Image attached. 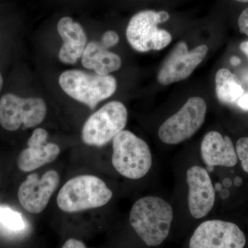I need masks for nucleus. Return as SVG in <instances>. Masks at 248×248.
<instances>
[{
  "mask_svg": "<svg viewBox=\"0 0 248 248\" xmlns=\"http://www.w3.org/2000/svg\"><path fill=\"white\" fill-rule=\"evenodd\" d=\"M81 63L88 69L94 70L100 76H108L122 66V60L116 53L108 51L100 42L93 41L86 45L81 57Z\"/></svg>",
  "mask_w": 248,
  "mask_h": 248,
  "instance_id": "16",
  "label": "nucleus"
},
{
  "mask_svg": "<svg viewBox=\"0 0 248 248\" xmlns=\"http://www.w3.org/2000/svg\"><path fill=\"white\" fill-rule=\"evenodd\" d=\"M188 186L189 210L195 218H202L211 211L215 202V190L208 171L199 166L186 172Z\"/></svg>",
  "mask_w": 248,
  "mask_h": 248,
  "instance_id": "12",
  "label": "nucleus"
},
{
  "mask_svg": "<svg viewBox=\"0 0 248 248\" xmlns=\"http://www.w3.org/2000/svg\"><path fill=\"white\" fill-rule=\"evenodd\" d=\"M240 48H241V51L246 54L248 57V41H245V42H242L240 45Z\"/></svg>",
  "mask_w": 248,
  "mask_h": 248,
  "instance_id": "24",
  "label": "nucleus"
},
{
  "mask_svg": "<svg viewBox=\"0 0 248 248\" xmlns=\"http://www.w3.org/2000/svg\"><path fill=\"white\" fill-rule=\"evenodd\" d=\"M3 86V78L2 76H1V73H0V91H1V88H2Z\"/></svg>",
  "mask_w": 248,
  "mask_h": 248,
  "instance_id": "30",
  "label": "nucleus"
},
{
  "mask_svg": "<svg viewBox=\"0 0 248 248\" xmlns=\"http://www.w3.org/2000/svg\"><path fill=\"white\" fill-rule=\"evenodd\" d=\"M236 155L241 161V167L248 173V138H240L236 143Z\"/></svg>",
  "mask_w": 248,
  "mask_h": 248,
  "instance_id": "19",
  "label": "nucleus"
},
{
  "mask_svg": "<svg viewBox=\"0 0 248 248\" xmlns=\"http://www.w3.org/2000/svg\"><path fill=\"white\" fill-rule=\"evenodd\" d=\"M59 35L63 44L59 52L60 61L74 64L82 57L87 45V35L82 26L70 17H62L58 24Z\"/></svg>",
  "mask_w": 248,
  "mask_h": 248,
  "instance_id": "15",
  "label": "nucleus"
},
{
  "mask_svg": "<svg viewBox=\"0 0 248 248\" xmlns=\"http://www.w3.org/2000/svg\"><path fill=\"white\" fill-rule=\"evenodd\" d=\"M112 197V191L100 178L81 175L70 179L62 186L57 203L65 213H78L104 206Z\"/></svg>",
  "mask_w": 248,
  "mask_h": 248,
  "instance_id": "2",
  "label": "nucleus"
},
{
  "mask_svg": "<svg viewBox=\"0 0 248 248\" xmlns=\"http://www.w3.org/2000/svg\"><path fill=\"white\" fill-rule=\"evenodd\" d=\"M48 132L44 128H37L27 142L28 148L19 155L18 167L23 172H31L53 162L60 153L58 145L48 143Z\"/></svg>",
  "mask_w": 248,
  "mask_h": 248,
  "instance_id": "13",
  "label": "nucleus"
},
{
  "mask_svg": "<svg viewBox=\"0 0 248 248\" xmlns=\"http://www.w3.org/2000/svg\"><path fill=\"white\" fill-rule=\"evenodd\" d=\"M232 181L231 179H229V178H225L223 180V187H226V188H229V187H231V186H232Z\"/></svg>",
  "mask_w": 248,
  "mask_h": 248,
  "instance_id": "27",
  "label": "nucleus"
},
{
  "mask_svg": "<svg viewBox=\"0 0 248 248\" xmlns=\"http://www.w3.org/2000/svg\"><path fill=\"white\" fill-rule=\"evenodd\" d=\"M166 11L147 10L135 15L128 23L126 37L135 50L141 53L160 50L166 48L172 41L169 31L160 29L158 24L169 20Z\"/></svg>",
  "mask_w": 248,
  "mask_h": 248,
  "instance_id": "5",
  "label": "nucleus"
},
{
  "mask_svg": "<svg viewBox=\"0 0 248 248\" xmlns=\"http://www.w3.org/2000/svg\"><path fill=\"white\" fill-rule=\"evenodd\" d=\"M173 219L172 206L154 196L137 201L130 214V222L142 241L149 246H158L169 236Z\"/></svg>",
  "mask_w": 248,
  "mask_h": 248,
  "instance_id": "1",
  "label": "nucleus"
},
{
  "mask_svg": "<svg viewBox=\"0 0 248 248\" xmlns=\"http://www.w3.org/2000/svg\"><path fill=\"white\" fill-rule=\"evenodd\" d=\"M119 40L120 37L117 32L113 31H108L103 35L100 43L104 48L108 49L117 45Z\"/></svg>",
  "mask_w": 248,
  "mask_h": 248,
  "instance_id": "20",
  "label": "nucleus"
},
{
  "mask_svg": "<svg viewBox=\"0 0 248 248\" xmlns=\"http://www.w3.org/2000/svg\"><path fill=\"white\" fill-rule=\"evenodd\" d=\"M62 248H86L82 241L76 239L67 240Z\"/></svg>",
  "mask_w": 248,
  "mask_h": 248,
  "instance_id": "22",
  "label": "nucleus"
},
{
  "mask_svg": "<svg viewBox=\"0 0 248 248\" xmlns=\"http://www.w3.org/2000/svg\"><path fill=\"white\" fill-rule=\"evenodd\" d=\"M220 195H221V198L223 199V200H226V199L229 197L230 191L228 190V188L225 187L224 189H222V190L220 191Z\"/></svg>",
  "mask_w": 248,
  "mask_h": 248,
  "instance_id": "25",
  "label": "nucleus"
},
{
  "mask_svg": "<svg viewBox=\"0 0 248 248\" xmlns=\"http://www.w3.org/2000/svg\"><path fill=\"white\" fill-rule=\"evenodd\" d=\"M59 83L70 97L83 103L91 110L102 101L110 97L117 90L113 76H100L80 70H70L60 76Z\"/></svg>",
  "mask_w": 248,
  "mask_h": 248,
  "instance_id": "4",
  "label": "nucleus"
},
{
  "mask_svg": "<svg viewBox=\"0 0 248 248\" xmlns=\"http://www.w3.org/2000/svg\"><path fill=\"white\" fill-rule=\"evenodd\" d=\"M208 51L205 45L189 50L186 42H179L159 69L157 76L159 84L167 86L187 79L203 61Z\"/></svg>",
  "mask_w": 248,
  "mask_h": 248,
  "instance_id": "10",
  "label": "nucleus"
},
{
  "mask_svg": "<svg viewBox=\"0 0 248 248\" xmlns=\"http://www.w3.org/2000/svg\"><path fill=\"white\" fill-rule=\"evenodd\" d=\"M216 94L222 104H233L244 94V89L239 78L227 68L217 71L215 77Z\"/></svg>",
  "mask_w": 248,
  "mask_h": 248,
  "instance_id": "17",
  "label": "nucleus"
},
{
  "mask_svg": "<svg viewBox=\"0 0 248 248\" xmlns=\"http://www.w3.org/2000/svg\"><path fill=\"white\" fill-rule=\"evenodd\" d=\"M240 31L248 37V8L245 9L238 20Z\"/></svg>",
  "mask_w": 248,
  "mask_h": 248,
  "instance_id": "21",
  "label": "nucleus"
},
{
  "mask_svg": "<svg viewBox=\"0 0 248 248\" xmlns=\"http://www.w3.org/2000/svg\"><path fill=\"white\" fill-rule=\"evenodd\" d=\"M236 1H240V2H248V0H236Z\"/></svg>",
  "mask_w": 248,
  "mask_h": 248,
  "instance_id": "31",
  "label": "nucleus"
},
{
  "mask_svg": "<svg viewBox=\"0 0 248 248\" xmlns=\"http://www.w3.org/2000/svg\"><path fill=\"white\" fill-rule=\"evenodd\" d=\"M214 188H215V190L217 191V192H220V191L223 189L222 188V185L220 183H217Z\"/></svg>",
  "mask_w": 248,
  "mask_h": 248,
  "instance_id": "29",
  "label": "nucleus"
},
{
  "mask_svg": "<svg viewBox=\"0 0 248 248\" xmlns=\"http://www.w3.org/2000/svg\"><path fill=\"white\" fill-rule=\"evenodd\" d=\"M46 112V103L41 98H22L9 93L0 99V124L9 131L17 130L22 124L27 128L40 125Z\"/></svg>",
  "mask_w": 248,
  "mask_h": 248,
  "instance_id": "8",
  "label": "nucleus"
},
{
  "mask_svg": "<svg viewBox=\"0 0 248 248\" xmlns=\"http://www.w3.org/2000/svg\"><path fill=\"white\" fill-rule=\"evenodd\" d=\"M203 162L208 168L215 166L234 167L238 156L231 139L217 131H210L204 136L201 144Z\"/></svg>",
  "mask_w": 248,
  "mask_h": 248,
  "instance_id": "14",
  "label": "nucleus"
},
{
  "mask_svg": "<svg viewBox=\"0 0 248 248\" xmlns=\"http://www.w3.org/2000/svg\"><path fill=\"white\" fill-rule=\"evenodd\" d=\"M232 182L233 184H234L236 187H239V186L242 185L244 181H243L242 178L237 176V177H234V179H233Z\"/></svg>",
  "mask_w": 248,
  "mask_h": 248,
  "instance_id": "26",
  "label": "nucleus"
},
{
  "mask_svg": "<svg viewBox=\"0 0 248 248\" xmlns=\"http://www.w3.org/2000/svg\"><path fill=\"white\" fill-rule=\"evenodd\" d=\"M60 178L55 170H48L39 178L36 173L28 176L18 190V199L29 213H42L60 184Z\"/></svg>",
  "mask_w": 248,
  "mask_h": 248,
  "instance_id": "11",
  "label": "nucleus"
},
{
  "mask_svg": "<svg viewBox=\"0 0 248 248\" xmlns=\"http://www.w3.org/2000/svg\"><path fill=\"white\" fill-rule=\"evenodd\" d=\"M127 120L128 111L122 103H108L86 121L81 133L83 141L89 146L107 145L124 130Z\"/></svg>",
  "mask_w": 248,
  "mask_h": 248,
  "instance_id": "6",
  "label": "nucleus"
},
{
  "mask_svg": "<svg viewBox=\"0 0 248 248\" xmlns=\"http://www.w3.org/2000/svg\"><path fill=\"white\" fill-rule=\"evenodd\" d=\"M246 243L244 233L234 223L210 220L197 227L189 248H244Z\"/></svg>",
  "mask_w": 248,
  "mask_h": 248,
  "instance_id": "9",
  "label": "nucleus"
},
{
  "mask_svg": "<svg viewBox=\"0 0 248 248\" xmlns=\"http://www.w3.org/2000/svg\"><path fill=\"white\" fill-rule=\"evenodd\" d=\"M112 163L116 170L124 177L139 179L151 169V150L143 140L129 130H122L112 140Z\"/></svg>",
  "mask_w": 248,
  "mask_h": 248,
  "instance_id": "3",
  "label": "nucleus"
},
{
  "mask_svg": "<svg viewBox=\"0 0 248 248\" xmlns=\"http://www.w3.org/2000/svg\"><path fill=\"white\" fill-rule=\"evenodd\" d=\"M0 228L8 232L20 233L26 228L22 215L7 207L0 206Z\"/></svg>",
  "mask_w": 248,
  "mask_h": 248,
  "instance_id": "18",
  "label": "nucleus"
},
{
  "mask_svg": "<svg viewBox=\"0 0 248 248\" xmlns=\"http://www.w3.org/2000/svg\"><path fill=\"white\" fill-rule=\"evenodd\" d=\"M238 106L245 110H248V94H244L237 102Z\"/></svg>",
  "mask_w": 248,
  "mask_h": 248,
  "instance_id": "23",
  "label": "nucleus"
},
{
  "mask_svg": "<svg viewBox=\"0 0 248 248\" xmlns=\"http://www.w3.org/2000/svg\"><path fill=\"white\" fill-rule=\"evenodd\" d=\"M206 111V103L203 98H190L177 113L161 124L158 132L160 140L169 145L189 140L203 125Z\"/></svg>",
  "mask_w": 248,
  "mask_h": 248,
  "instance_id": "7",
  "label": "nucleus"
},
{
  "mask_svg": "<svg viewBox=\"0 0 248 248\" xmlns=\"http://www.w3.org/2000/svg\"><path fill=\"white\" fill-rule=\"evenodd\" d=\"M231 63L236 66V65H238L240 63V60L239 58H236V57H234V58H232Z\"/></svg>",
  "mask_w": 248,
  "mask_h": 248,
  "instance_id": "28",
  "label": "nucleus"
}]
</instances>
